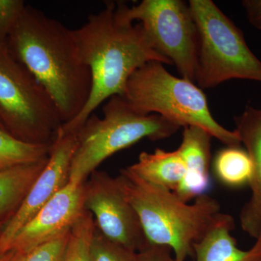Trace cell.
Listing matches in <instances>:
<instances>
[{
    "label": "cell",
    "instance_id": "20",
    "mask_svg": "<svg viewBox=\"0 0 261 261\" xmlns=\"http://www.w3.org/2000/svg\"><path fill=\"white\" fill-rule=\"evenodd\" d=\"M91 261H140L139 253L108 240L97 228L90 246Z\"/></svg>",
    "mask_w": 261,
    "mask_h": 261
},
{
    "label": "cell",
    "instance_id": "16",
    "mask_svg": "<svg viewBox=\"0 0 261 261\" xmlns=\"http://www.w3.org/2000/svg\"><path fill=\"white\" fill-rule=\"evenodd\" d=\"M48 157L39 162L0 171V233L23 203Z\"/></svg>",
    "mask_w": 261,
    "mask_h": 261
},
{
    "label": "cell",
    "instance_id": "23",
    "mask_svg": "<svg viewBox=\"0 0 261 261\" xmlns=\"http://www.w3.org/2000/svg\"><path fill=\"white\" fill-rule=\"evenodd\" d=\"M140 261H175L170 247L148 245L138 252Z\"/></svg>",
    "mask_w": 261,
    "mask_h": 261
},
{
    "label": "cell",
    "instance_id": "11",
    "mask_svg": "<svg viewBox=\"0 0 261 261\" xmlns=\"http://www.w3.org/2000/svg\"><path fill=\"white\" fill-rule=\"evenodd\" d=\"M84 183L69 182L48 201L18 231L10 245V252L28 251L69 232L86 211Z\"/></svg>",
    "mask_w": 261,
    "mask_h": 261
},
{
    "label": "cell",
    "instance_id": "3",
    "mask_svg": "<svg viewBox=\"0 0 261 261\" xmlns=\"http://www.w3.org/2000/svg\"><path fill=\"white\" fill-rule=\"evenodd\" d=\"M135 209L149 245L170 247L175 261L193 257V247L222 217L219 202L207 194L192 203L142 179L128 168L116 177Z\"/></svg>",
    "mask_w": 261,
    "mask_h": 261
},
{
    "label": "cell",
    "instance_id": "22",
    "mask_svg": "<svg viewBox=\"0 0 261 261\" xmlns=\"http://www.w3.org/2000/svg\"><path fill=\"white\" fill-rule=\"evenodd\" d=\"M25 6L22 0H0V42H6Z\"/></svg>",
    "mask_w": 261,
    "mask_h": 261
},
{
    "label": "cell",
    "instance_id": "5",
    "mask_svg": "<svg viewBox=\"0 0 261 261\" xmlns=\"http://www.w3.org/2000/svg\"><path fill=\"white\" fill-rule=\"evenodd\" d=\"M122 97L139 112L159 115L180 127H200L226 146L242 143L236 130L224 128L213 117L202 89L171 74L160 62L136 70Z\"/></svg>",
    "mask_w": 261,
    "mask_h": 261
},
{
    "label": "cell",
    "instance_id": "4",
    "mask_svg": "<svg viewBox=\"0 0 261 261\" xmlns=\"http://www.w3.org/2000/svg\"><path fill=\"white\" fill-rule=\"evenodd\" d=\"M102 113V118L91 115L77 130L71 183H84L103 161L139 141L164 140L181 128L159 115L139 112L121 95L109 98Z\"/></svg>",
    "mask_w": 261,
    "mask_h": 261
},
{
    "label": "cell",
    "instance_id": "19",
    "mask_svg": "<svg viewBox=\"0 0 261 261\" xmlns=\"http://www.w3.org/2000/svg\"><path fill=\"white\" fill-rule=\"evenodd\" d=\"M95 228L93 216L86 210L70 229L63 261H91L90 246Z\"/></svg>",
    "mask_w": 261,
    "mask_h": 261
},
{
    "label": "cell",
    "instance_id": "21",
    "mask_svg": "<svg viewBox=\"0 0 261 261\" xmlns=\"http://www.w3.org/2000/svg\"><path fill=\"white\" fill-rule=\"evenodd\" d=\"M70 231L28 251L15 252L13 261H63Z\"/></svg>",
    "mask_w": 261,
    "mask_h": 261
},
{
    "label": "cell",
    "instance_id": "1",
    "mask_svg": "<svg viewBox=\"0 0 261 261\" xmlns=\"http://www.w3.org/2000/svg\"><path fill=\"white\" fill-rule=\"evenodd\" d=\"M6 44L47 91L63 124L74 119L90 96L92 75L81 58L73 30L27 5Z\"/></svg>",
    "mask_w": 261,
    "mask_h": 261
},
{
    "label": "cell",
    "instance_id": "8",
    "mask_svg": "<svg viewBox=\"0 0 261 261\" xmlns=\"http://www.w3.org/2000/svg\"><path fill=\"white\" fill-rule=\"evenodd\" d=\"M116 12L125 23L140 22L155 50L175 65L181 78L195 83L197 32L188 3L143 0L132 7L116 3Z\"/></svg>",
    "mask_w": 261,
    "mask_h": 261
},
{
    "label": "cell",
    "instance_id": "7",
    "mask_svg": "<svg viewBox=\"0 0 261 261\" xmlns=\"http://www.w3.org/2000/svg\"><path fill=\"white\" fill-rule=\"evenodd\" d=\"M0 125L29 143L51 145L62 121L42 84L0 42Z\"/></svg>",
    "mask_w": 261,
    "mask_h": 261
},
{
    "label": "cell",
    "instance_id": "15",
    "mask_svg": "<svg viewBox=\"0 0 261 261\" xmlns=\"http://www.w3.org/2000/svg\"><path fill=\"white\" fill-rule=\"evenodd\" d=\"M128 169L145 181L175 192L186 173V167L177 149L165 151L156 149L153 152H142L138 161Z\"/></svg>",
    "mask_w": 261,
    "mask_h": 261
},
{
    "label": "cell",
    "instance_id": "2",
    "mask_svg": "<svg viewBox=\"0 0 261 261\" xmlns=\"http://www.w3.org/2000/svg\"><path fill=\"white\" fill-rule=\"evenodd\" d=\"M116 9V3L108 2L73 30L82 61L90 70L92 91L80 114L62 125L63 132L76 133L103 102L123 95L127 82L142 65L151 61L172 65L155 50L140 23L122 21Z\"/></svg>",
    "mask_w": 261,
    "mask_h": 261
},
{
    "label": "cell",
    "instance_id": "13",
    "mask_svg": "<svg viewBox=\"0 0 261 261\" xmlns=\"http://www.w3.org/2000/svg\"><path fill=\"white\" fill-rule=\"evenodd\" d=\"M212 137L200 127H184L181 145L177 150L185 163L186 173L173 192L185 202L205 195L210 188Z\"/></svg>",
    "mask_w": 261,
    "mask_h": 261
},
{
    "label": "cell",
    "instance_id": "6",
    "mask_svg": "<svg viewBox=\"0 0 261 261\" xmlns=\"http://www.w3.org/2000/svg\"><path fill=\"white\" fill-rule=\"evenodd\" d=\"M188 5L197 32L198 87L214 88L231 80L261 82V61L232 20L211 0H190Z\"/></svg>",
    "mask_w": 261,
    "mask_h": 261
},
{
    "label": "cell",
    "instance_id": "26",
    "mask_svg": "<svg viewBox=\"0 0 261 261\" xmlns=\"http://www.w3.org/2000/svg\"><path fill=\"white\" fill-rule=\"evenodd\" d=\"M0 128H3V129H4V128H3V126H2L1 125H0Z\"/></svg>",
    "mask_w": 261,
    "mask_h": 261
},
{
    "label": "cell",
    "instance_id": "25",
    "mask_svg": "<svg viewBox=\"0 0 261 261\" xmlns=\"http://www.w3.org/2000/svg\"><path fill=\"white\" fill-rule=\"evenodd\" d=\"M15 252L11 251L8 253L5 254L3 256L0 257V261H13V257H14Z\"/></svg>",
    "mask_w": 261,
    "mask_h": 261
},
{
    "label": "cell",
    "instance_id": "24",
    "mask_svg": "<svg viewBox=\"0 0 261 261\" xmlns=\"http://www.w3.org/2000/svg\"><path fill=\"white\" fill-rule=\"evenodd\" d=\"M242 4L249 23L261 31V0H244Z\"/></svg>",
    "mask_w": 261,
    "mask_h": 261
},
{
    "label": "cell",
    "instance_id": "18",
    "mask_svg": "<svg viewBox=\"0 0 261 261\" xmlns=\"http://www.w3.org/2000/svg\"><path fill=\"white\" fill-rule=\"evenodd\" d=\"M51 145L24 142L0 128V171L42 161L49 156Z\"/></svg>",
    "mask_w": 261,
    "mask_h": 261
},
{
    "label": "cell",
    "instance_id": "14",
    "mask_svg": "<svg viewBox=\"0 0 261 261\" xmlns=\"http://www.w3.org/2000/svg\"><path fill=\"white\" fill-rule=\"evenodd\" d=\"M234 220L224 214L193 247V261H261V232L248 250L239 248L231 234Z\"/></svg>",
    "mask_w": 261,
    "mask_h": 261
},
{
    "label": "cell",
    "instance_id": "12",
    "mask_svg": "<svg viewBox=\"0 0 261 261\" xmlns=\"http://www.w3.org/2000/svg\"><path fill=\"white\" fill-rule=\"evenodd\" d=\"M235 121V130L251 159L253 167L249 185L251 196L240 212V224L245 232L256 239L261 232V109L247 106Z\"/></svg>",
    "mask_w": 261,
    "mask_h": 261
},
{
    "label": "cell",
    "instance_id": "17",
    "mask_svg": "<svg viewBox=\"0 0 261 261\" xmlns=\"http://www.w3.org/2000/svg\"><path fill=\"white\" fill-rule=\"evenodd\" d=\"M213 168L218 181L230 188H240L251 181V159L240 145L226 146L219 150L215 156Z\"/></svg>",
    "mask_w": 261,
    "mask_h": 261
},
{
    "label": "cell",
    "instance_id": "9",
    "mask_svg": "<svg viewBox=\"0 0 261 261\" xmlns=\"http://www.w3.org/2000/svg\"><path fill=\"white\" fill-rule=\"evenodd\" d=\"M84 207L96 228L113 243L139 252L147 245L138 216L116 177L96 170L84 183Z\"/></svg>",
    "mask_w": 261,
    "mask_h": 261
},
{
    "label": "cell",
    "instance_id": "10",
    "mask_svg": "<svg viewBox=\"0 0 261 261\" xmlns=\"http://www.w3.org/2000/svg\"><path fill=\"white\" fill-rule=\"evenodd\" d=\"M77 147L76 133L60 129L51 144L47 163L23 203L0 233V257L10 252L18 231L38 211L69 183L70 166Z\"/></svg>",
    "mask_w": 261,
    "mask_h": 261
}]
</instances>
